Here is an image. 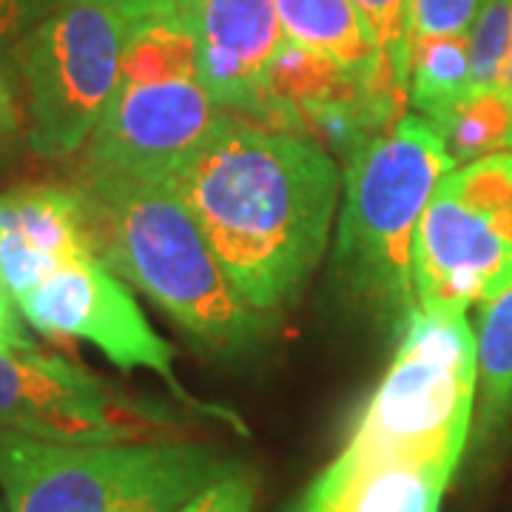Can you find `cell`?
<instances>
[{
  "mask_svg": "<svg viewBox=\"0 0 512 512\" xmlns=\"http://www.w3.org/2000/svg\"><path fill=\"white\" fill-rule=\"evenodd\" d=\"M171 185L239 296L271 316L299 296L325 256L342 171L311 137L225 111L174 168Z\"/></svg>",
  "mask_w": 512,
  "mask_h": 512,
  "instance_id": "1",
  "label": "cell"
},
{
  "mask_svg": "<svg viewBox=\"0 0 512 512\" xmlns=\"http://www.w3.org/2000/svg\"><path fill=\"white\" fill-rule=\"evenodd\" d=\"M80 188L100 217L103 262L188 339L208 353L237 356L268 336L271 316L239 296L171 177L80 168Z\"/></svg>",
  "mask_w": 512,
  "mask_h": 512,
  "instance_id": "2",
  "label": "cell"
},
{
  "mask_svg": "<svg viewBox=\"0 0 512 512\" xmlns=\"http://www.w3.org/2000/svg\"><path fill=\"white\" fill-rule=\"evenodd\" d=\"M453 168L439 131L416 111L345 157L333 282L393 333H402L416 308L413 245L421 214Z\"/></svg>",
  "mask_w": 512,
  "mask_h": 512,
  "instance_id": "3",
  "label": "cell"
},
{
  "mask_svg": "<svg viewBox=\"0 0 512 512\" xmlns=\"http://www.w3.org/2000/svg\"><path fill=\"white\" fill-rule=\"evenodd\" d=\"M237 467L194 441H46L0 430L9 512H177Z\"/></svg>",
  "mask_w": 512,
  "mask_h": 512,
  "instance_id": "4",
  "label": "cell"
},
{
  "mask_svg": "<svg viewBox=\"0 0 512 512\" xmlns=\"http://www.w3.org/2000/svg\"><path fill=\"white\" fill-rule=\"evenodd\" d=\"M476 404V333L467 311L413 308L382 382L345 450L402 458L456 476Z\"/></svg>",
  "mask_w": 512,
  "mask_h": 512,
  "instance_id": "5",
  "label": "cell"
},
{
  "mask_svg": "<svg viewBox=\"0 0 512 512\" xmlns=\"http://www.w3.org/2000/svg\"><path fill=\"white\" fill-rule=\"evenodd\" d=\"M222 114L180 18L168 12L140 20L131 26L117 89L80 168L171 177Z\"/></svg>",
  "mask_w": 512,
  "mask_h": 512,
  "instance_id": "6",
  "label": "cell"
},
{
  "mask_svg": "<svg viewBox=\"0 0 512 512\" xmlns=\"http://www.w3.org/2000/svg\"><path fill=\"white\" fill-rule=\"evenodd\" d=\"M131 26L89 0H57L15 52L29 146L46 160L89 143L120 80Z\"/></svg>",
  "mask_w": 512,
  "mask_h": 512,
  "instance_id": "7",
  "label": "cell"
},
{
  "mask_svg": "<svg viewBox=\"0 0 512 512\" xmlns=\"http://www.w3.org/2000/svg\"><path fill=\"white\" fill-rule=\"evenodd\" d=\"M512 276V151L456 165L421 214L413 245L416 308L467 311Z\"/></svg>",
  "mask_w": 512,
  "mask_h": 512,
  "instance_id": "8",
  "label": "cell"
},
{
  "mask_svg": "<svg viewBox=\"0 0 512 512\" xmlns=\"http://www.w3.org/2000/svg\"><path fill=\"white\" fill-rule=\"evenodd\" d=\"M0 430L46 441H154L177 439L180 421L35 348L0 350Z\"/></svg>",
  "mask_w": 512,
  "mask_h": 512,
  "instance_id": "9",
  "label": "cell"
},
{
  "mask_svg": "<svg viewBox=\"0 0 512 512\" xmlns=\"http://www.w3.org/2000/svg\"><path fill=\"white\" fill-rule=\"evenodd\" d=\"M15 302L26 325L40 330L43 336L89 342L123 370H151L180 402L228 421L239 433H245L242 421L231 410L197 402L185 390L174 373L177 350L148 325L137 299L100 256L60 268L32 291L20 293Z\"/></svg>",
  "mask_w": 512,
  "mask_h": 512,
  "instance_id": "10",
  "label": "cell"
},
{
  "mask_svg": "<svg viewBox=\"0 0 512 512\" xmlns=\"http://www.w3.org/2000/svg\"><path fill=\"white\" fill-rule=\"evenodd\" d=\"M89 256H100V217L80 185L23 183L0 194V279L15 299Z\"/></svg>",
  "mask_w": 512,
  "mask_h": 512,
  "instance_id": "11",
  "label": "cell"
},
{
  "mask_svg": "<svg viewBox=\"0 0 512 512\" xmlns=\"http://www.w3.org/2000/svg\"><path fill=\"white\" fill-rule=\"evenodd\" d=\"M217 106L256 123L268 63L285 43L276 0H174Z\"/></svg>",
  "mask_w": 512,
  "mask_h": 512,
  "instance_id": "12",
  "label": "cell"
},
{
  "mask_svg": "<svg viewBox=\"0 0 512 512\" xmlns=\"http://www.w3.org/2000/svg\"><path fill=\"white\" fill-rule=\"evenodd\" d=\"M447 484L436 467L342 450L291 512H439Z\"/></svg>",
  "mask_w": 512,
  "mask_h": 512,
  "instance_id": "13",
  "label": "cell"
},
{
  "mask_svg": "<svg viewBox=\"0 0 512 512\" xmlns=\"http://www.w3.org/2000/svg\"><path fill=\"white\" fill-rule=\"evenodd\" d=\"M512 441V276L478 305L476 404L467 470L490 473Z\"/></svg>",
  "mask_w": 512,
  "mask_h": 512,
  "instance_id": "14",
  "label": "cell"
},
{
  "mask_svg": "<svg viewBox=\"0 0 512 512\" xmlns=\"http://www.w3.org/2000/svg\"><path fill=\"white\" fill-rule=\"evenodd\" d=\"M276 12L288 40L313 55L328 57L342 72L359 80H370L376 74H390L396 80L373 29L353 0H276Z\"/></svg>",
  "mask_w": 512,
  "mask_h": 512,
  "instance_id": "15",
  "label": "cell"
},
{
  "mask_svg": "<svg viewBox=\"0 0 512 512\" xmlns=\"http://www.w3.org/2000/svg\"><path fill=\"white\" fill-rule=\"evenodd\" d=\"M470 89V46L461 37H419L410 49V106L436 126Z\"/></svg>",
  "mask_w": 512,
  "mask_h": 512,
  "instance_id": "16",
  "label": "cell"
},
{
  "mask_svg": "<svg viewBox=\"0 0 512 512\" xmlns=\"http://www.w3.org/2000/svg\"><path fill=\"white\" fill-rule=\"evenodd\" d=\"M447 154L456 165L473 163L510 148L512 106L501 89H467L436 123Z\"/></svg>",
  "mask_w": 512,
  "mask_h": 512,
  "instance_id": "17",
  "label": "cell"
},
{
  "mask_svg": "<svg viewBox=\"0 0 512 512\" xmlns=\"http://www.w3.org/2000/svg\"><path fill=\"white\" fill-rule=\"evenodd\" d=\"M470 86L498 89L512 52V0H481L467 32Z\"/></svg>",
  "mask_w": 512,
  "mask_h": 512,
  "instance_id": "18",
  "label": "cell"
},
{
  "mask_svg": "<svg viewBox=\"0 0 512 512\" xmlns=\"http://www.w3.org/2000/svg\"><path fill=\"white\" fill-rule=\"evenodd\" d=\"M382 49L396 80L410 92V49H413V0H353Z\"/></svg>",
  "mask_w": 512,
  "mask_h": 512,
  "instance_id": "19",
  "label": "cell"
},
{
  "mask_svg": "<svg viewBox=\"0 0 512 512\" xmlns=\"http://www.w3.org/2000/svg\"><path fill=\"white\" fill-rule=\"evenodd\" d=\"M481 0H413V40L419 37H461L470 32Z\"/></svg>",
  "mask_w": 512,
  "mask_h": 512,
  "instance_id": "20",
  "label": "cell"
},
{
  "mask_svg": "<svg viewBox=\"0 0 512 512\" xmlns=\"http://www.w3.org/2000/svg\"><path fill=\"white\" fill-rule=\"evenodd\" d=\"M254 498V473L245 464H239L237 470L217 478L214 484H208L191 501H185L177 512H251L254 510Z\"/></svg>",
  "mask_w": 512,
  "mask_h": 512,
  "instance_id": "21",
  "label": "cell"
},
{
  "mask_svg": "<svg viewBox=\"0 0 512 512\" xmlns=\"http://www.w3.org/2000/svg\"><path fill=\"white\" fill-rule=\"evenodd\" d=\"M57 0H0V63L15 60L23 37L52 12Z\"/></svg>",
  "mask_w": 512,
  "mask_h": 512,
  "instance_id": "22",
  "label": "cell"
},
{
  "mask_svg": "<svg viewBox=\"0 0 512 512\" xmlns=\"http://www.w3.org/2000/svg\"><path fill=\"white\" fill-rule=\"evenodd\" d=\"M0 350H35V339L20 313L15 296L0 279Z\"/></svg>",
  "mask_w": 512,
  "mask_h": 512,
  "instance_id": "23",
  "label": "cell"
},
{
  "mask_svg": "<svg viewBox=\"0 0 512 512\" xmlns=\"http://www.w3.org/2000/svg\"><path fill=\"white\" fill-rule=\"evenodd\" d=\"M89 3L109 6L114 12H120L128 23H140V20L174 12V0H89Z\"/></svg>",
  "mask_w": 512,
  "mask_h": 512,
  "instance_id": "24",
  "label": "cell"
},
{
  "mask_svg": "<svg viewBox=\"0 0 512 512\" xmlns=\"http://www.w3.org/2000/svg\"><path fill=\"white\" fill-rule=\"evenodd\" d=\"M20 128V111H18V100H15V89L9 83V74L3 69L0 63V148L6 146L15 131Z\"/></svg>",
  "mask_w": 512,
  "mask_h": 512,
  "instance_id": "25",
  "label": "cell"
},
{
  "mask_svg": "<svg viewBox=\"0 0 512 512\" xmlns=\"http://www.w3.org/2000/svg\"><path fill=\"white\" fill-rule=\"evenodd\" d=\"M498 89L507 94V100H510V106H512V52H510V60H507V69H504V77H501V86H498ZM510 151H512V134H510Z\"/></svg>",
  "mask_w": 512,
  "mask_h": 512,
  "instance_id": "26",
  "label": "cell"
},
{
  "mask_svg": "<svg viewBox=\"0 0 512 512\" xmlns=\"http://www.w3.org/2000/svg\"><path fill=\"white\" fill-rule=\"evenodd\" d=\"M0 512H3V510H0Z\"/></svg>",
  "mask_w": 512,
  "mask_h": 512,
  "instance_id": "27",
  "label": "cell"
}]
</instances>
